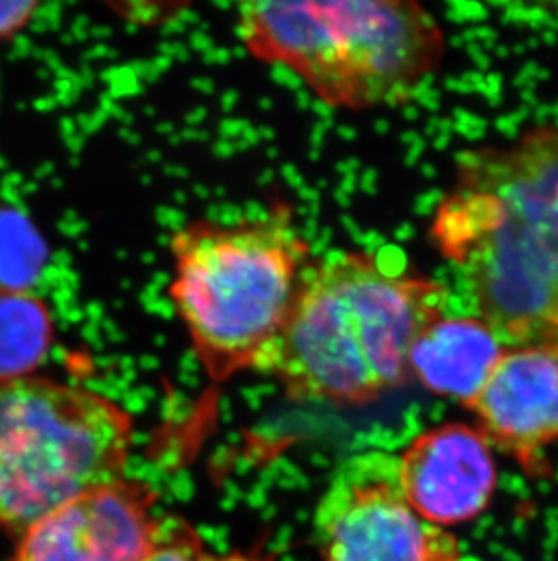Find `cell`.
<instances>
[{"mask_svg":"<svg viewBox=\"0 0 558 561\" xmlns=\"http://www.w3.org/2000/svg\"><path fill=\"white\" fill-rule=\"evenodd\" d=\"M135 422L88 387L27 376L0 383V530L21 536L126 474Z\"/></svg>","mask_w":558,"mask_h":561,"instance_id":"cell-5","label":"cell"},{"mask_svg":"<svg viewBox=\"0 0 558 561\" xmlns=\"http://www.w3.org/2000/svg\"><path fill=\"white\" fill-rule=\"evenodd\" d=\"M48 306L21 287L0 286V383L35 375L54 344Z\"/></svg>","mask_w":558,"mask_h":561,"instance_id":"cell-11","label":"cell"},{"mask_svg":"<svg viewBox=\"0 0 558 561\" xmlns=\"http://www.w3.org/2000/svg\"><path fill=\"white\" fill-rule=\"evenodd\" d=\"M508 350L479 317H443L410 351V378L428 392L469 408Z\"/></svg>","mask_w":558,"mask_h":561,"instance_id":"cell-10","label":"cell"},{"mask_svg":"<svg viewBox=\"0 0 558 561\" xmlns=\"http://www.w3.org/2000/svg\"><path fill=\"white\" fill-rule=\"evenodd\" d=\"M314 533L323 561H461L457 538L406 500L399 456L386 450L339 463L317 503Z\"/></svg>","mask_w":558,"mask_h":561,"instance_id":"cell-6","label":"cell"},{"mask_svg":"<svg viewBox=\"0 0 558 561\" xmlns=\"http://www.w3.org/2000/svg\"><path fill=\"white\" fill-rule=\"evenodd\" d=\"M428 239L505 347L558 344V127L457 154Z\"/></svg>","mask_w":558,"mask_h":561,"instance_id":"cell-1","label":"cell"},{"mask_svg":"<svg viewBox=\"0 0 558 561\" xmlns=\"http://www.w3.org/2000/svg\"><path fill=\"white\" fill-rule=\"evenodd\" d=\"M468 409L491 445L538 463L558 445V344L508 347Z\"/></svg>","mask_w":558,"mask_h":561,"instance_id":"cell-9","label":"cell"},{"mask_svg":"<svg viewBox=\"0 0 558 561\" xmlns=\"http://www.w3.org/2000/svg\"><path fill=\"white\" fill-rule=\"evenodd\" d=\"M236 35L251 57L348 112L406 104L446 55L441 22L403 0L245 2Z\"/></svg>","mask_w":558,"mask_h":561,"instance_id":"cell-4","label":"cell"},{"mask_svg":"<svg viewBox=\"0 0 558 561\" xmlns=\"http://www.w3.org/2000/svg\"><path fill=\"white\" fill-rule=\"evenodd\" d=\"M446 287L367 251L314 259L258 373L303 402L367 405L410 378V351L444 317Z\"/></svg>","mask_w":558,"mask_h":561,"instance_id":"cell-2","label":"cell"},{"mask_svg":"<svg viewBox=\"0 0 558 561\" xmlns=\"http://www.w3.org/2000/svg\"><path fill=\"white\" fill-rule=\"evenodd\" d=\"M399 474L411 507L443 529L485 513L499 482L490 439L458 422L417 436L399 455Z\"/></svg>","mask_w":558,"mask_h":561,"instance_id":"cell-8","label":"cell"},{"mask_svg":"<svg viewBox=\"0 0 558 561\" xmlns=\"http://www.w3.org/2000/svg\"><path fill=\"white\" fill-rule=\"evenodd\" d=\"M154 505L138 480L93 489L24 530L11 561H138L159 533Z\"/></svg>","mask_w":558,"mask_h":561,"instance_id":"cell-7","label":"cell"},{"mask_svg":"<svg viewBox=\"0 0 558 561\" xmlns=\"http://www.w3.org/2000/svg\"><path fill=\"white\" fill-rule=\"evenodd\" d=\"M168 251V298L204 371L214 383L258 371L314 262L292 209L278 202L254 220H190Z\"/></svg>","mask_w":558,"mask_h":561,"instance_id":"cell-3","label":"cell"},{"mask_svg":"<svg viewBox=\"0 0 558 561\" xmlns=\"http://www.w3.org/2000/svg\"><path fill=\"white\" fill-rule=\"evenodd\" d=\"M38 8V2H0V41L19 35L35 19Z\"/></svg>","mask_w":558,"mask_h":561,"instance_id":"cell-13","label":"cell"},{"mask_svg":"<svg viewBox=\"0 0 558 561\" xmlns=\"http://www.w3.org/2000/svg\"><path fill=\"white\" fill-rule=\"evenodd\" d=\"M138 561H220L212 557L200 535L178 516L160 519L159 533Z\"/></svg>","mask_w":558,"mask_h":561,"instance_id":"cell-12","label":"cell"}]
</instances>
